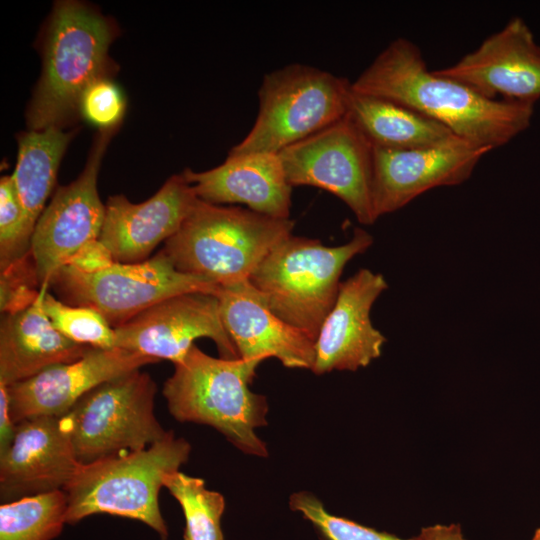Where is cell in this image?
<instances>
[{
  "label": "cell",
  "instance_id": "6da1fadb",
  "mask_svg": "<svg viewBox=\"0 0 540 540\" xmlns=\"http://www.w3.org/2000/svg\"><path fill=\"white\" fill-rule=\"evenodd\" d=\"M354 92L405 105L455 135L493 150L531 123L533 103L488 99L466 85L429 71L420 49L399 37L351 82Z\"/></svg>",
  "mask_w": 540,
  "mask_h": 540
},
{
  "label": "cell",
  "instance_id": "7a4b0ae2",
  "mask_svg": "<svg viewBox=\"0 0 540 540\" xmlns=\"http://www.w3.org/2000/svg\"><path fill=\"white\" fill-rule=\"evenodd\" d=\"M295 222L248 208L198 198L161 251L180 272L218 286L247 280L264 258L292 234Z\"/></svg>",
  "mask_w": 540,
  "mask_h": 540
},
{
  "label": "cell",
  "instance_id": "3957f363",
  "mask_svg": "<svg viewBox=\"0 0 540 540\" xmlns=\"http://www.w3.org/2000/svg\"><path fill=\"white\" fill-rule=\"evenodd\" d=\"M260 362L214 358L194 344L163 385L170 414L179 422L214 427L247 454L267 456L254 430L266 425L268 404L249 388Z\"/></svg>",
  "mask_w": 540,
  "mask_h": 540
},
{
  "label": "cell",
  "instance_id": "277c9868",
  "mask_svg": "<svg viewBox=\"0 0 540 540\" xmlns=\"http://www.w3.org/2000/svg\"><path fill=\"white\" fill-rule=\"evenodd\" d=\"M373 236L355 228L350 241L326 246L318 239L290 235L279 243L248 278L269 309L315 342L332 309L346 264L364 253Z\"/></svg>",
  "mask_w": 540,
  "mask_h": 540
},
{
  "label": "cell",
  "instance_id": "5b68a950",
  "mask_svg": "<svg viewBox=\"0 0 540 540\" xmlns=\"http://www.w3.org/2000/svg\"><path fill=\"white\" fill-rule=\"evenodd\" d=\"M190 451L189 442L170 431L144 449L82 465L64 489L67 523L106 513L141 521L165 540L168 532L159 508V491L165 474L178 471Z\"/></svg>",
  "mask_w": 540,
  "mask_h": 540
},
{
  "label": "cell",
  "instance_id": "8992f818",
  "mask_svg": "<svg viewBox=\"0 0 540 540\" xmlns=\"http://www.w3.org/2000/svg\"><path fill=\"white\" fill-rule=\"evenodd\" d=\"M111 40L99 13L77 1L55 4L42 74L27 112L30 130L60 126L79 111L86 89L106 77Z\"/></svg>",
  "mask_w": 540,
  "mask_h": 540
},
{
  "label": "cell",
  "instance_id": "52a82bcc",
  "mask_svg": "<svg viewBox=\"0 0 540 540\" xmlns=\"http://www.w3.org/2000/svg\"><path fill=\"white\" fill-rule=\"evenodd\" d=\"M350 91L346 78L305 64L267 73L254 124L228 154L279 153L316 134L347 115Z\"/></svg>",
  "mask_w": 540,
  "mask_h": 540
},
{
  "label": "cell",
  "instance_id": "ba28073f",
  "mask_svg": "<svg viewBox=\"0 0 540 540\" xmlns=\"http://www.w3.org/2000/svg\"><path fill=\"white\" fill-rule=\"evenodd\" d=\"M157 386L140 369L108 380L61 417L78 461L85 465L144 449L165 438L154 414Z\"/></svg>",
  "mask_w": 540,
  "mask_h": 540
},
{
  "label": "cell",
  "instance_id": "9c48e42d",
  "mask_svg": "<svg viewBox=\"0 0 540 540\" xmlns=\"http://www.w3.org/2000/svg\"><path fill=\"white\" fill-rule=\"evenodd\" d=\"M50 286L61 301L97 310L113 328L166 298L189 292L216 295L219 288L205 278L180 272L163 251L142 262H114L93 273L64 265L52 276Z\"/></svg>",
  "mask_w": 540,
  "mask_h": 540
},
{
  "label": "cell",
  "instance_id": "30bf717a",
  "mask_svg": "<svg viewBox=\"0 0 540 540\" xmlns=\"http://www.w3.org/2000/svg\"><path fill=\"white\" fill-rule=\"evenodd\" d=\"M278 155L292 187L307 185L332 193L361 224L377 220L372 201L373 145L348 114Z\"/></svg>",
  "mask_w": 540,
  "mask_h": 540
},
{
  "label": "cell",
  "instance_id": "8fae6325",
  "mask_svg": "<svg viewBox=\"0 0 540 540\" xmlns=\"http://www.w3.org/2000/svg\"><path fill=\"white\" fill-rule=\"evenodd\" d=\"M114 132L100 130L81 174L56 189L35 225L30 252L41 285L49 284L57 270L84 245L99 239L106 208L98 194L97 179Z\"/></svg>",
  "mask_w": 540,
  "mask_h": 540
},
{
  "label": "cell",
  "instance_id": "7c38bea8",
  "mask_svg": "<svg viewBox=\"0 0 540 540\" xmlns=\"http://www.w3.org/2000/svg\"><path fill=\"white\" fill-rule=\"evenodd\" d=\"M115 347L178 364L194 341H214L220 358L239 359V352L225 329L218 297L189 292L166 298L126 323L114 328Z\"/></svg>",
  "mask_w": 540,
  "mask_h": 540
},
{
  "label": "cell",
  "instance_id": "4fadbf2b",
  "mask_svg": "<svg viewBox=\"0 0 540 540\" xmlns=\"http://www.w3.org/2000/svg\"><path fill=\"white\" fill-rule=\"evenodd\" d=\"M489 151L458 136L409 150L373 147L372 201L376 219L403 208L428 190L465 182Z\"/></svg>",
  "mask_w": 540,
  "mask_h": 540
},
{
  "label": "cell",
  "instance_id": "5bb4252c",
  "mask_svg": "<svg viewBox=\"0 0 540 540\" xmlns=\"http://www.w3.org/2000/svg\"><path fill=\"white\" fill-rule=\"evenodd\" d=\"M481 96L535 104L540 99V46L520 17L488 36L454 65L434 70Z\"/></svg>",
  "mask_w": 540,
  "mask_h": 540
},
{
  "label": "cell",
  "instance_id": "9a60e30c",
  "mask_svg": "<svg viewBox=\"0 0 540 540\" xmlns=\"http://www.w3.org/2000/svg\"><path fill=\"white\" fill-rule=\"evenodd\" d=\"M156 362L118 347H91L76 361L50 366L31 378L8 386L11 419L18 424L38 416L62 417L98 385Z\"/></svg>",
  "mask_w": 540,
  "mask_h": 540
},
{
  "label": "cell",
  "instance_id": "2e32d148",
  "mask_svg": "<svg viewBox=\"0 0 540 540\" xmlns=\"http://www.w3.org/2000/svg\"><path fill=\"white\" fill-rule=\"evenodd\" d=\"M58 416H38L16 424L10 447L0 454L2 503L63 490L81 469Z\"/></svg>",
  "mask_w": 540,
  "mask_h": 540
},
{
  "label": "cell",
  "instance_id": "e0dca14e",
  "mask_svg": "<svg viewBox=\"0 0 540 540\" xmlns=\"http://www.w3.org/2000/svg\"><path fill=\"white\" fill-rule=\"evenodd\" d=\"M387 288L382 274L366 268L340 283L336 301L315 342V374L355 371L380 357L386 338L373 326L370 312Z\"/></svg>",
  "mask_w": 540,
  "mask_h": 540
},
{
  "label": "cell",
  "instance_id": "ac0fdd59",
  "mask_svg": "<svg viewBox=\"0 0 540 540\" xmlns=\"http://www.w3.org/2000/svg\"><path fill=\"white\" fill-rule=\"evenodd\" d=\"M197 200L183 173L171 176L141 203H132L124 195L110 196L99 240L116 262L145 261L178 231Z\"/></svg>",
  "mask_w": 540,
  "mask_h": 540
},
{
  "label": "cell",
  "instance_id": "d6986e66",
  "mask_svg": "<svg viewBox=\"0 0 540 540\" xmlns=\"http://www.w3.org/2000/svg\"><path fill=\"white\" fill-rule=\"evenodd\" d=\"M216 296L223 325L240 358L273 357L285 367L312 370L315 341L277 317L248 279L219 286Z\"/></svg>",
  "mask_w": 540,
  "mask_h": 540
},
{
  "label": "cell",
  "instance_id": "ffe728a7",
  "mask_svg": "<svg viewBox=\"0 0 540 540\" xmlns=\"http://www.w3.org/2000/svg\"><path fill=\"white\" fill-rule=\"evenodd\" d=\"M197 197L212 204H244L257 213L289 219L293 187L278 153L228 154L210 170L185 169Z\"/></svg>",
  "mask_w": 540,
  "mask_h": 540
},
{
  "label": "cell",
  "instance_id": "44dd1931",
  "mask_svg": "<svg viewBox=\"0 0 540 540\" xmlns=\"http://www.w3.org/2000/svg\"><path fill=\"white\" fill-rule=\"evenodd\" d=\"M48 289L49 284H43L32 305L2 315L0 383L10 386L50 366L76 361L91 348L67 339L54 328L43 307Z\"/></svg>",
  "mask_w": 540,
  "mask_h": 540
},
{
  "label": "cell",
  "instance_id": "7402d4cb",
  "mask_svg": "<svg viewBox=\"0 0 540 540\" xmlns=\"http://www.w3.org/2000/svg\"><path fill=\"white\" fill-rule=\"evenodd\" d=\"M347 114L373 147L409 150L434 146L455 135L446 126L400 103L350 91Z\"/></svg>",
  "mask_w": 540,
  "mask_h": 540
},
{
  "label": "cell",
  "instance_id": "603a6c76",
  "mask_svg": "<svg viewBox=\"0 0 540 540\" xmlns=\"http://www.w3.org/2000/svg\"><path fill=\"white\" fill-rule=\"evenodd\" d=\"M71 137L61 126H50L30 130L18 138L17 162L11 177L32 232L54 188Z\"/></svg>",
  "mask_w": 540,
  "mask_h": 540
},
{
  "label": "cell",
  "instance_id": "cb8c5ba5",
  "mask_svg": "<svg viewBox=\"0 0 540 540\" xmlns=\"http://www.w3.org/2000/svg\"><path fill=\"white\" fill-rule=\"evenodd\" d=\"M63 490L24 497L0 506V540H52L67 523Z\"/></svg>",
  "mask_w": 540,
  "mask_h": 540
},
{
  "label": "cell",
  "instance_id": "d4e9b609",
  "mask_svg": "<svg viewBox=\"0 0 540 540\" xmlns=\"http://www.w3.org/2000/svg\"><path fill=\"white\" fill-rule=\"evenodd\" d=\"M163 486L183 510L184 540H224L221 518L225 500L220 493L208 490L203 479L179 470L165 474Z\"/></svg>",
  "mask_w": 540,
  "mask_h": 540
},
{
  "label": "cell",
  "instance_id": "484cf974",
  "mask_svg": "<svg viewBox=\"0 0 540 540\" xmlns=\"http://www.w3.org/2000/svg\"><path fill=\"white\" fill-rule=\"evenodd\" d=\"M43 307L54 328L67 339L100 349L115 348V331L97 310L69 305L46 292Z\"/></svg>",
  "mask_w": 540,
  "mask_h": 540
},
{
  "label": "cell",
  "instance_id": "4316f807",
  "mask_svg": "<svg viewBox=\"0 0 540 540\" xmlns=\"http://www.w3.org/2000/svg\"><path fill=\"white\" fill-rule=\"evenodd\" d=\"M290 507L300 512L315 527L323 540H423L420 534L403 539L332 515L317 497L305 491L294 493L290 497Z\"/></svg>",
  "mask_w": 540,
  "mask_h": 540
},
{
  "label": "cell",
  "instance_id": "83f0119b",
  "mask_svg": "<svg viewBox=\"0 0 540 540\" xmlns=\"http://www.w3.org/2000/svg\"><path fill=\"white\" fill-rule=\"evenodd\" d=\"M32 234L11 175L2 176L0 180V270L30 252Z\"/></svg>",
  "mask_w": 540,
  "mask_h": 540
},
{
  "label": "cell",
  "instance_id": "f1b7e54d",
  "mask_svg": "<svg viewBox=\"0 0 540 540\" xmlns=\"http://www.w3.org/2000/svg\"><path fill=\"white\" fill-rule=\"evenodd\" d=\"M0 272L2 315L22 311L35 302L42 285L37 277L31 252Z\"/></svg>",
  "mask_w": 540,
  "mask_h": 540
},
{
  "label": "cell",
  "instance_id": "f546056e",
  "mask_svg": "<svg viewBox=\"0 0 540 540\" xmlns=\"http://www.w3.org/2000/svg\"><path fill=\"white\" fill-rule=\"evenodd\" d=\"M79 112L100 130L115 129L124 116L125 100L118 86L104 77L83 93Z\"/></svg>",
  "mask_w": 540,
  "mask_h": 540
},
{
  "label": "cell",
  "instance_id": "4dcf8cb0",
  "mask_svg": "<svg viewBox=\"0 0 540 540\" xmlns=\"http://www.w3.org/2000/svg\"><path fill=\"white\" fill-rule=\"evenodd\" d=\"M116 262L110 251L100 242L93 240L84 245L66 265L86 273L102 270Z\"/></svg>",
  "mask_w": 540,
  "mask_h": 540
},
{
  "label": "cell",
  "instance_id": "1f68e13d",
  "mask_svg": "<svg viewBox=\"0 0 540 540\" xmlns=\"http://www.w3.org/2000/svg\"><path fill=\"white\" fill-rule=\"evenodd\" d=\"M16 431V424L9 413L8 386L0 383V454L11 445Z\"/></svg>",
  "mask_w": 540,
  "mask_h": 540
},
{
  "label": "cell",
  "instance_id": "d6a6232c",
  "mask_svg": "<svg viewBox=\"0 0 540 540\" xmlns=\"http://www.w3.org/2000/svg\"><path fill=\"white\" fill-rule=\"evenodd\" d=\"M423 540H466L457 524L433 525L421 529Z\"/></svg>",
  "mask_w": 540,
  "mask_h": 540
},
{
  "label": "cell",
  "instance_id": "836d02e7",
  "mask_svg": "<svg viewBox=\"0 0 540 540\" xmlns=\"http://www.w3.org/2000/svg\"><path fill=\"white\" fill-rule=\"evenodd\" d=\"M532 540H540V528L536 530Z\"/></svg>",
  "mask_w": 540,
  "mask_h": 540
}]
</instances>
